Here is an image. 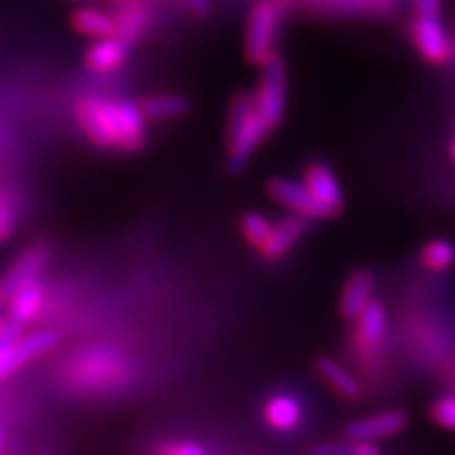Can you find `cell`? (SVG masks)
<instances>
[{
	"instance_id": "cell-1",
	"label": "cell",
	"mask_w": 455,
	"mask_h": 455,
	"mask_svg": "<svg viewBox=\"0 0 455 455\" xmlns=\"http://www.w3.org/2000/svg\"><path fill=\"white\" fill-rule=\"evenodd\" d=\"M76 121L98 148L140 152L146 146L148 118L141 106L129 100L87 95L76 104Z\"/></svg>"
},
{
	"instance_id": "cell-2",
	"label": "cell",
	"mask_w": 455,
	"mask_h": 455,
	"mask_svg": "<svg viewBox=\"0 0 455 455\" xmlns=\"http://www.w3.org/2000/svg\"><path fill=\"white\" fill-rule=\"evenodd\" d=\"M268 133L270 129L259 116L253 95H236L230 106V118H228V169L232 173L244 169V164L251 161L255 150L268 138Z\"/></svg>"
},
{
	"instance_id": "cell-3",
	"label": "cell",
	"mask_w": 455,
	"mask_h": 455,
	"mask_svg": "<svg viewBox=\"0 0 455 455\" xmlns=\"http://www.w3.org/2000/svg\"><path fill=\"white\" fill-rule=\"evenodd\" d=\"M60 341V335L51 329L21 335V327L7 321L0 331V379L9 378L36 356L49 352Z\"/></svg>"
},
{
	"instance_id": "cell-4",
	"label": "cell",
	"mask_w": 455,
	"mask_h": 455,
	"mask_svg": "<svg viewBox=\"0 0 455 455\" xmlns=\"http://www.w3.org/2000/svg\"><path fill=\"white\" fill-rule=\"evenodd\" d=\"M278 21H281V15H278L276 4L272 0H259L251 9L247 34H244V55H247L249 64L264 66L276 55Z\"/></svg>"
},
{
	"instance_id": "cell-5",
	"label": "cell",
	"mask_w": 455,
	"mask_h": 455,
	"mask_svg": "<svg viewBox=\"0 0 455 455\" xmlns=\"http://www.w3.org/2000/svg\"><path fill=\"white\" fill-rule=\"evenodd\" d=\"M287 68L281 57L275 55L261 66L259 87L253 95L259 116L264 118L270 131L283 123L284 110H287Z\"/></svg>"
},
{
	"instance_id": "cell-6",
	"label": "cell",
	"mask_w": 455,
	"mask_h": 455,
	"mask_svg": "<svg viewBox=\"0 0 455 455\" xmlns=\"http://www.w3.org/2000/svg\"><path fill=\"white\" fill-rule=\"evenodd\" d=\"M49 258L51 251L44 244H32V247H28L26 251L11 264L7 275L0 281V301L9 304L20 289H24L28 283L38 281V276H41L43 270L47 268Z\"/></svg>"
},
{
	"instance_id": "cell-7",
	"label": "cell",
	"mask_w": 455,
	"mask_h": 455,
	"mask_svg": "<svg viewBox=\"0 0 455 455\" xmlns=\"http://www.w3.org/2000/svg\"><path fill=\"white\" fill-rule=\"evenodd\" d=\"M411 36L415 43V49L430 64H445L451 60L453 44L451 38L443 26L441 17H419L415 15V21L411 26Z\"/></svg>"
},
{
	"instance_id": "cell-8",
	"label": "cell",
	"mask_w": 455,
	"mask_h": 455,
	"mask_svg": "<svg viewBox=\"0 0 455 455\" xmlns=\"http://www.w3.org/2000/svg\"><path fill=\"white\" fill-rule=\"evenodd\" d=\"M268 195L281 204V207L289 209L295 215L315 221V220H327L325 212L318 204V201L312 196V192L306 188L301 180L291 178H275L268 184Z\"/></svg>"
},
{
	"instance_id": "cell-9",
	"label": "cell",
	"mask_w": 455,
	"mask_h": 455,
	"mask_svg": "<svg viewBox=\"0 0 455 455\" xmlns=\"http://www.w3.org/2000/svg\"><path fill=\"white\" fill-rule=\"evenodd\" d=\"M301 181H304L306 188L312 192V196H315L318 204H321L327 220L339 215L341 209H344V192H341L338 175L333 173V169L329 167L327 163H310L308 167L304 169V178H301Z\"/></svg>"
},
{
	"instance_id": "cell-10",
	"label": "cell",
	"mask_w": 455,
	"mask_h": 455,
	"mask_svg": "<svg viewBox=\"0 0 455 455\" xmlns=\"http://www.w3.org/2000/svg\"><path fill=\"white\" fill-rule=\"evenodd\" d=\"M407 428V413L401 409H388L367 418L356 419L346 428V439L352 443H375L396 436Z\"/></svg>"
},
{
	"instance_id": "cell-11",
	"label": "cell",
	"mask_w": 455,
	"mask_h": 455,
	"mask_svg": "<svg viewBox=\"0 0 455 455\" xmlns=\"http://www.w3.org/2000/svg\"><path fill=\"white\" fill-rule=\"evenodd\" d=\"M375 276L369 270L352 272L344 284V291L339 298V315L346 321H356L361 312L373 301Z\"/></svg>"
},
{
	"instance_id": "cell-12",
	"label": "cell",
	"mask_w": 455,
	"mask_h": 455,
	"mask_svg": "<svg viewBox=\"0 0 455 455\" xmlns=\"http://www.w3.org/2000/svg\"><path fill=\"white\" fill-rule=\"evenodd\" d=\"M131 53V43L123 36H106L98 38L84 53V64L91 72L108 74L118 70Z\"/></svg>"
},
{
	"instance_id": "cell-13",
	"label": "cell",
	"mask_w": 455,
	"mask_h": 455,
	"mask_svg": "<svg viewBox=\"0 0 455 455\" xmlns=\"http://www.w3.org/2000/svg\"><path fill=\"white\" fill-rule=\"evenodd\" d=\"M310 228V220L301 218V215H289V218H284L275 224V230H272V235L268 238V243L264 244V247L259 249L261 255H264V259H281L287 255L295 244L299 243V238L308 232Z\"/></svg>"
},
{
	"instance_id": "cell-14",
	"label": "cell",
	"mask_w": 455,
	"mask_h": 455,
	"mask_svg": "<svg viewBox=\"0 0 455 455\" xmlns=\"http://www.w3.org/2000/svg\"><path fill=\"white\" fill-rule=\"evenodd\" d=\"M316 371L323 379H325L329 388L338 392V395L341 398H346V401H355V398L363 396L361 382L352 375L348 367H344L339 361H335V358H321V361L316 363Z\"/></svg>"
},
{
	"instance_id": "cell-15",
	"label": "cell",
	"mask_w": 455,
	"mask_h": 455,
	"mask_svg": "<svg viewBox=\"0 0 455 455\" xmlns=\"http://www.w3.org/2000/svg\"><path fill=\"white\" fill-rule=\"evenodd\" d=\"M43 284L38 281L28 283L24 289H20L13 295V299L9 301V323L24 329L34 321V316L38 315L43 306Z\"/></svg>"
},
{
	"instance_id": "cell-16",
	"label": "cell",
	"mask_w": 455,
	"mask_h": 455,
	"mask_svg": "<svg viewBox=\"0 0 455 455\" xmlns=\"http://www.w3.org/2000/svg\"><path fill=\"white\" fill-rule=\"evenodd\" d=\"M72 24L78 32L91 38H106V36H116L118 26H116V15L106 13V11L95 9V7H81L74 11Z\"/></svg>"
},
{
	"instance_id": "cell-17",
	"label": "cell",
	"mask_w": 455,
	"mask_h": 455,
	"mask_svg": "<svg viewBox=\"0 0 455 455\" xmlns=\"http://www.w3.org/2000/svg\"><path fill=\"white\" fill-rule=\"evenodd\" d=\"M140 106L148 121H173L190 110V100L180 93H158L146 98Z\"/></svg>"
},
{
	"instance_id": "cell-18",
	"label": "cell",
	"mask_w": 455,
	"mask_h": 455,
	"mask_svg": "<svg viewBox=\"0 0 455 455\" xmlns=\"http://www.w3.org/2000/svg\"><path fill=\"white\" fill-rule=\"evenodd\" d=\"M116 26H118V36H123L124 41L135 43L148 30L150 26V11L144 4V0H138L133 4H123L116 11Z\"/></svg>"
},
{
	"instance_id": "cell-19",
	"label": "cell",
	"mask_w": 455,
	"mask_h": 455,
	"mask_svg": "<svg viewBox=\"0 0 455 455\" xmlns=\"http://www.w3.org/2000/svg\"><path fill=\"white\" fill-rule=\"evenodd\" d=\"M266 419H268L272 428L289 432L298 428L301 422V405L289 395L275 396L268 405H266Z\"/></svg>"
},
{
	"instance_id": "cell-20",
	"label": "cell",
	"mask_w": 455,
	"mask_h": 455,
	"mask_svg": "<svg viewBox=\"0 0 455 455\" xmlns=\"http://www.w3.org/2000/svg\"><path fill=\"white\" fill-rule=\"evenodd\" d=\"M358 323V338L365 341L367 346L382 344L386 338V327H388V318H386V308L378 299H373L361 316L356 318Z\"/></svg>"
},
{
	"instance_id": "cell-21",
	"label": "cell",
	"mask_w": 455,
	"mask_h": 455,
	"mask_svg": "<svg viewBox=\"0 0 455 455\" xmlns=\"http://www.w3.org/2000/svg\"><path fill=\"white\" fill-rule=\"evenodd\" d=\"M422 264L428 270L435 272H443L447 268H451L455 264V247L453 243L445 241V238H435V241L426 243L422 249Z\"/></svg>"
},
{
	"instance_id": "cell-22",
	"label": "cell",
	"mask_w": 455,
	"mask_h": 455,
	"mask_svg": "<svg viewBox=\"0 0 455 455\" xmlns=\"http://www.w3.org/2000/svg\"><path fill=\"white\" fill-rule=\"evenodd\" d=\"M272 230H275V224H272L268 215L259 212H247L241 218L243 236L247 238L249 244H253V247L258 249H261L266 243H268Z\"/></svg>"
},
{
	"instance_id": "cell-23",
	"label": "cell",
	"mask_w": 455,
	"mask_h": 455,
	"mask_svg": "<svg viewBox=\"0 0 455 455\" xmlns=\"http://www.w3.org/2000/svg\"><path fill=\"white\" fill-rule=\"evenodd\" d=\"M17 224L15 203L7 192H0V243H4L13 235Z\"/></svg>"
},
{
	"instance_id": "cell-24",
	"label": "cell",
	"mask_w": 455,
	"mask_h": 455,
	"mask_svg": "<svg viewBox=\"0 0 455 455\" xmlns=\"http://www.w3.org/2000/svg\"><path fill=\"white\" fill-rule=\"evenodd\" d=\"M432 419L443 428L455 430V396H443L432 405Z\"/></svg>"
},
{
	"instance_id": "cell-25",
	"label": "cell",
	"mask_w": 455,
	"mask_h": 455,
	"mask_svg": "<svg viewBox=\"0 0 455 455\" xmlns=\"http://www.w3.org/2000/svg\"><path fill=\"white\" fill-rule=\"evenodd\" d=\"M312 3L318 4L321 9H329V11H356V9L373 7V4H379V3H388V0H312Z\"/></svg>"
},
{
	"instance_id": "cell-26",
	"label": "cell",
	"mask_w": 455,
	"mask_h": 455,
	"mask_svg": "<svg viewBox=\"0 0 455 455\" xmlns=\"http://www.w3.org/2000/svg\"><path fill=\"white\" fill-rule=\"evenodd\" d=\"M312 455H356V443L352 441H333V443H321L312 449Z\"/></svg>"
},
{
	"instance_id": "cell-27",
	"label": "cell",
	"mask_w": 455,
	"mask_h": 455,
	"mask_svg": "<svg viewBox=\"0 0 455 455\" xmlns=\"http://www.w3.org/2000/svg\"><path fill=\"white\" fill-rule=\"evenodd\" d=\"M415 15L436 17L441 13V0H413Z\"/></svg>"
},
{
	"instance_id": "cell-28",
	"label": "cell",
	"mask_w": 455,
	"mask_h": 455,
	"mask_svg": "<svg viewBox=\"0 0 455 455\" xmlns=\"http://www.w3.org/2000/svg\"><path fill=\"white\" fill-rule=\"evenodd\" d=\"M181 3H184L186 7L192 11V13H196V15H201V17H207L213 11L212 3H209V0H181Z\"/></svg>"
},
{
	"instance_id": "cell-29",
	"label": "cell",
	"mask_w": 455,
	"mask_h": 455,
	"mask_svg": "<svg viewBox=\"0 0 455 455\" xmlns=\"http://www.w3.org/2000/svg\"><path fill=\"white\" fill-rule=\"evenodd\" d=\"M171 455H204V451L198 445H195V443H184V445L175 447Z\"/></svg>"
},
{
	"instance_id": "cell-30",
	"label": "cell",
	"mask_w": 455,
	"mask_h": 455,
	"mask_svg": "<svg viewBox=\"0 0 455 455\" xmlns=\"http://www.w3.org/2000/svg\"><path fill=\"white\" fill-rule=\"evenodd\" d=\"M356 455H382L373 443H356Z\"/></svg>"
},
{
	"instance_id": "cell-31",
	"label": "cell",
	"mask_w": 455,
	"mask_h": 455,
	"mask_svg": "<svg viewBox=\"0 0 455 455\" xmlns=\"http://www.w3.org/2000/svg\"><path fill=\"white\" fill-rule=\"evenodd\" d=\"M112 3H116V4H133V3H138V0H112Z\"/></svg>"
},
{
	"instance_id": "cell-32",
	"label": "cell",
	"mask_w": 455,
	"mask_h": 455,
	"mask_svg": "<svg viewBox=\"0 0 455 455\" xmlns=\"http://www.w3.org/2000/svg\"><path fill=\"white\" fill-rule=\"evenodd\" d=\"M4 325H7V321H4V318H3V316H0V331H3V329H4Z\"/></svg>"
},
{
	"instance_id": "cell-33",
	"label": "cell",
	"mask_w": 455,
	"mask_h": 455,
	"mask_svg": "<svg viewBox=\"0 0 455 455\" xmlns=\"http://www.w3.org/2000/svg\"><path fill=\"white\" fill-rule=\"evenodd\" d=\"M451 156H453V161H455V141L451 144Z\"/></svg>"
},
{
	"instance_id": "cell-34",
	"label": "cell",
	"mask_w": 455,
	"mask_h": 455,
	"mask_svg": "<svg viewBox=\"0 0 455 455\" xmlns=\"http://www.w3.org/2000/svg\"><path fill=\"white\" fill-rule=\"evenodd\" d=\"M0 441H3V430H0Z\"/></svg>"
}]
</instances>
